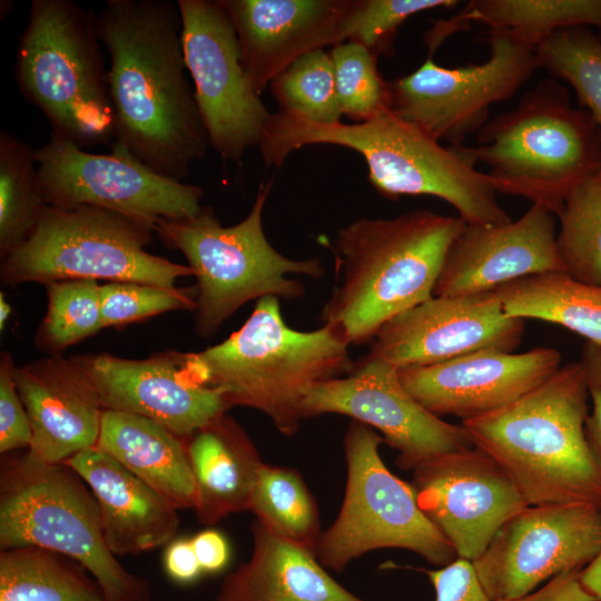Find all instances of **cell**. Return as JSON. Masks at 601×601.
<instances>
[{"label":"cell","mask_w":601,"mask_h":601,"mask_svg":"<svg viewBox=\"0 0 601 601\" xmlns=\"http://www.w3.org/2000/svg\"><path fill=\"white\" fill-rule=\"evenodd\" d=\"M97 27L109 57L114 142L183 181L209 142L187 80L177 1L108 0Z\"/></svg>","instance_id":"6da1fadb"},{"label":"cell","mask_w":601,"mask_h":601,"mask_svg":"<svg viewBox=\"0 0 601 601\" xmlns=\"http://www.w3.org/2000/svg\"><path fill=\"white\" fill-rule=\"evenodd\" d=\"M319 144L357 151L368 168L370 183L388 199L433 196L453 206L466 225L512 221L487 174L475 169L464 145L444 147L390 109L354 124H323L279 109L258 147L267 166L280 167L293 151Z\"/></svg>","instance_id":"7a4b0ae2"},{"label":"cell","mask_w":601,"mask_h":601,"mask_svg":"<svg viewBox=\"0 0 601 601\" xmlns=\"http://www.w3.org/2000/svg\"><path fill=\"white\" fill-rule=\"evenodd\" d=\"M457 216L415 209L392 218L361 217L337 230L339 282L324 324L349 345L374 339L396 315L434 296L446 254L465 227Z\"/></svg>","instance_id":"3957f363"},{"label":"cell","mask_w":601,"mask_h":601,"mask_svg":"<svg viewBox=\"0 0 601 601\" xmlns=\"http://www.w3.org/2000/svg\"><path fill=\"white\" fill-rule=\"evenodd\" d=\"M589 398L581 361L570 362L511 404L461 425L472 445L509 475L528 505L601 508V477L584 435Z\"/></svg>","instance_id":"277c9868"},{"label":"cell","mask_w":601,"mask_h":601,"mask_svg":"<svg viewBox=\"0 0 601 601\" xmlns=\"http://www.w3.org/2000/svg\"><path fill=\"white\" fill-rule=\"evenodd\" d=\"M348 346L327 324L308 332L289 327L279 298L266 296L238 331L215 346L181 354V365L196 383L219 391L231 407L257 410L290 436L305 420L308 391L354 368Z\"/></svg>","instance_id":"5b68a950"},{"label":"cell","mask_w":601,"mask_h":601,"mask_svg":"<svg viewBox=\"0 0 601 601\" xmlns=\"http://www.w3.org/2000/svg\"><path fill=\"white\" fill-rule=\"evenodd\" d=\"M465 150L490 167L496 193L524 197L556 216L568 194L601 166V128L571 105L558 79L546 77L489 120Z\"/></svg>","instance_id":"8992f818"},{"label":"cell","mask_w":601,"mask_h":601,"mask_svg":"<svg viewBox=\"0 0 601 601\" xmlns=\"http://www.w3.org/2000/svg\"><path fill=\"white\" fill-rule=\"evenodd\" d=\"M97 16L71 0H33L16 52L22 95L52 131L77 145L115 140V115Z\"/></svg>","instance_id":"52a82bcc"},{"label":"cell","mask_w":601,"mask_h":601,"mask_svg":"<svg viewBox=\"0 0 601 601\" xmlns=\"http://www.w3.org/2000/svg\"><path fill=\"white\" fill-rule=\"evenodd\" d=\"M0 550L49 549L80 562L106 601H150L148 582L129 572L109 550L96 499L68 464H49L28 453L2 454Z\"/></svg>","instance_id":"ba28073f"},{"label":"cell","mask_w":601,"mask_h":601,"mask_svg":"<svg viewBox=\"0 0 601 601\" xmlns=\"http://www.w3.org/2000/svg\"><path fill=\"white\" fill-rule=\"evenodd\" d=\"M273 181L262 183L248 215L238 224L223 226L210 207L188 219L162 220L155 233L180 250L197 278L195 328L211 337L236 311L266 296L299 299L305 286L288 275L318 279L321 259H292L277 252L263 228L264 208Z\"/></svg>","instance_id":"9c48e42d"},{"label":"cell","mask_w":601,"mask_h":601,"mask_svg":"<svg viewBox=\"0 0 601 601\" xmlns=\"http://www.w3.org/2000/svg\"><path fill=\"white\" fill-rule=\"evenodd\" d=\"M155 228L95 206L48 205L33 233L1 259L6 285L63 279L132 282L168 289L194 275L181 265L148 253Z\"/></svg>","instance_id":"30bf717a"},{"label":"cell","mask_w":601,"mask_h":601,"mask_svg":"<svg viewBox=\"0 0 601 601\" xmlns=\"http://www.w3.org/2000/svg\"><path fill=\"white\" fill-rule=\"evenodd\" d=\"M384 440L370 426L353 421L344 437L347 482L336 520L315 546L319 563L337 572L377 549L412 551L428 563L445 566L457 555L418 505L415 492L384 464Z\"/></svg>","instance_id":"8fae6325"},{"label":"cell","mask_w":601,"mask_h":601,"mask_svg":"<svg viewBox=\"0 0 601 601\" xmlns=\"http://www.w3.org/2000/svg\"><path fill=\"white\" fill-rule=\"evenodd\" d=\"M482 63L446 68L432 56L413 72L388 82V109L436 140L463 145L489 120L491 106L511 98L539 68L536 45L521 36L489 29Z\"/></svg>","instance_id":"7c38bea8"},{"label":"cell","mask_w":601,"mask_h":601,"mask_svg":"<svg viewBox=\"0 0 601 601\" xmlns=\"http://www.w3.org/2000/svg\"><path fill=\"white\" fill-rule=\"evenodd\" d=\"M39 185L47 205L95 206L154 228L162 220L197 216L203 189L157 174L120 145L95 154L51 132L36 149Z\"/></svg>","instance_id":"4fadbf2b"},{"label":"cell","mask_w":601,"mask_h":601,"mask_svg":"<svg viewBox=\"0 0 601 601\" xmlns=\"http://www.w3.org/2000/svg\"><path fill=\"white\" fill-rule=\"evenodd\" d=\"M188 73L209 146L238 160L258 146L273 114L242 63L237 36L221 0H177Z\"/></svg>","instance_id":"5bb4252c"},{"label":"cell","mask_w":601,"mask_h":601,"mask_svg":"<svg viewBox=\"0 0 601 601\" xmlns=\"http://www.w3.org/2000/svg\"><path fill=\"white\" fill-rule=\"evenodd\" d=\"M601 551V508L528 505L497 530L475 559L477 580L492 601L515 599L553 577L581 570Z\"/></svg>","instance_id":"9a60e30c"},{"label":"cell","mask_w":601,"mask_h":601,"mask_svg":"<svg viewBox=\"0 0 601 601\" xmlns=\"http://www.w3.org/2000/svg\"><path fill=\"white\" fill-rule=\"evenodd\" d=\"M303 412L304 418L342 414L380 431L404 470L473 446L462 425L427 411L404 387L398 368L370 353L347 375L313 386Z\"/></svg>","instance_id":"2e32d148"},{"label":"cell","mask_w":601,"mask_h":601,"mask_svg":"<svg viewBox=\"0 0 601 601\" xmlns=\"http://www.w3.org/2000/svg\"><path fill=\"white\" fill-rule=\"evenodd\" d=\"M411 485L420 508L457 558L471 562L505 521L528 506L502 467L475 446L420 464Z\"/></svg>","instance_id":"e0dca14e"},{"label":"cell","mask_w":601,"mask_h":601,"mask_svg":"<svg viewBox=\"0 0 601 601\" xmlns=\"http://www.w3.org/2000/svg\"><path fill=\"white\" fill-rule=\"evenodd\" d=\"M524 328V319L504 313L494 290L433 296L384 324L370 354L401 370L479 351L513 353Z\"/></svg>","instance_id":"ac0fdd59"},{"label":"cell","mask_w":601,"mask_h":601,"mask_svg":"<svg viewBox=\"0 0 601 601\" xmlns=\"http://www.w3.org/2000/svg\"><path fill=\"white\" fill-rule=\"evenodd\" d=\"M72 357L95 386L104 410L145 416L186 441L231 407L219 391L190 378L181 353L145 359L106 353Z\"/></svg>","instance_id":"d6986e66"},{"label":"cell","mask_w":601,"mask_h":601,"mask_svg":"<svg viewBox=\"0 0 601 601\" xmlns=\"http://www.w3.org/2000/svg\"><path fill=\"white\" fill-rule=\"evenodd\" d=\"M562 366L555 348L479 351L442 363L398 370L408 393L431 413L462 421L516 401Z\"/></svg>","instance_id":"ffe728a7"},{"label":"cell","mask_w":601,"mask_h":601,"mask_svg":"<svg viewBox=\"0 0 601 601\" xmlns=\"http://www.w3.org/2000/svg\"><path fill=\"white\" fill-rule=\"evenodd\" d=\"M548 272H565L556 249L555 216L532 204L508 224L465 225L446 254L434 296L494 290Z\"/></svg>","instance_id":"44dd1931"},{"label":"cell","mask_w":601,"mask_h":601,"mask_svg":"<svg viewBox=\"0 0 601 601\" xmlns=\"http://www.w3.org/2000/svg\"><path fill=\"white\" fill-rule=\"evenodd\" d=\"M257 93L303 55L337 46L352 0H221Z\"/></svg>","instance_id":"7402d4cb"},{"label":"cell","mask_w":601,"mask_h":601,"mask_svg":"<svg viewBox=\"0 0 601 601\" xmlns=\"http://www.w3.org/2000/svg\"><path fill=\"white\" fill-rule=\"evenodd\" d=\"M31 426L28 455L39 462L65 463L95 447L104 407L82 367L71 356L50 355L13 371Z\"/></svg>","instance_id":"603a6c76"},{"label":"cell","mask_w":601,"mask_h":601,"mask_svg":"<svg viewBox=\"0 0 601 601\" xmlns=\"http://www.w3.org/2000/svg\"><path fill=\"white\" fill-rule=\"evenodd\" d=\"M65 463L92 492L112 554L135 555L174 540L179 525L178 510L116 460L90 447Z\"/></svg>","instance_id":"cb8c5ba5"},{"label":"cell","mask_w":601,"mask_h":601,"mask_svg":"<svg viewBox=\"0 0 601 601\" xmlns=\"http://www.w3.org/2000/svg\"><path fill=\"white\" fill-rule=\"evenodd\" d=\"M249 560L227 574L216 601H364L336 582L315 553L255 520Z\"/></svg>","instance_id":"d4e9b609"},{"label":"cell","mask_w":601,"mask_h":601,"mask_svg":"<svg viewBox=\"0 0 601 601\" xmlns=\"http://www.w3.org/2000/svg\"><path fill=\"white\" fill-rule=\"evenodd\" d=\"M196 486L194 511L198 521L214 525L249 510L260 454L239 423L227 413L187 440Z\"/></svg>","instance_id":"484cf974"},{"label":"cell","mask_w":601,"mask_h":601,"mask_svg":"<svg viewBox=\"0 0 601 601\" xmlns=\"http://www.w3.org/2000/svg\"><path fill=\"white\" fill-rule=\"evenodd\" d=\"M97 450L116 460L177 510L193 509L196 486L187 441L145 416L104 410Z\"/></svg>","instance_id":"4316f807"},{"label":"cell","mask_w":601,"mask_h":601,"mask_svg":"<svg viewBox=\"0 0 601 601\" xmlns=\"http://www.w3.org/2000/svg\"><path fill=\"white\" fill-rule=\"evenodd\" d=\"M494 293L506 315L558 324L601 347V285L548 272L510 282Z\"/></svg>","instance_id":"83f0119b"},{"label":"cell","mask_w":601,"mask_h":601,"mask_svg":"<svg viewBox=\"0 0 601 601\" xmlns=\"http://www.w3.org/2000/svg\"><path fill=\"white\" fill-rule=\"evenodd\" d=\"M0 601H106L78 561L40 546L0 551Z\"/></svg>","instance_id":"f1b7e54d"},{"label":"cell","mask_w":601,"mask_h":601,"mask_svg":"<svg viewBox=\"0 0 601 601\" xmlns=\"http://www.w3.org/2000/svg\"><path fill=\"white\" fill-rule=\"evenodd\" d=\"M459 14L469 23L509 30L536 46L575 27L595 28L601 35V0H474Z\"/></svg>","instance_id":"f546056e"},{"label":"cell","mask_w":601,"mask_h":601,"mask_svg":"<svg viewBox=\"0 0 601 601\" xmlns=\"http://www.w3.org/2000/svg\"><path fill=\"white\" fill-rule=\"evenodd\" d=\"M249 511L278 536L315 551L322 533L314 496L290 467L263 463L253 487Z\"/></svg>","instance_id":"4dcf8cb0"},{"label":"cell","mask_w":601,"mask_h":601,"mask_svg":"<svg viewBox=\"0 0 601 601\" xmlns=\"http://www.w3.org/2000/svg\"><path fill=\"white\" fill-rule=\"evenodd\" d=\"M46 204L38 178L36 149L0 131V257L33 233Z\"/></svg>","instance_id":"1f68e13d"},{"label":"cell","mask_w":601,"mask_h":601,"mask_svg":"<svg viewBox=\"0 0 601 601\" xmlns=\"http://www.w3.org/2000/svg\"><path fill=\"white\" fill-rule=\"evenodd\" d=\"M556 217V249L565 273L601 285V166L568 194Z\"/></svg>","instance_id":"d6a6232c"},{"label":"cell","mask_w":601,"mask_h":601,"mask_svg":"<svg viewBox=\"0 0 601 601\" xmlns=\"http://www.w3.org/2000/svg\"><path fill=\"white\" fill-rule=\"evenodd\" d=\"M539 68L574 90L601 128V37L590 27L556 31L536 47Z\"/></svg>","instance_id":"836d02e7"},{"label":"cell","mask_w":601,"mask_h":601,"mask_svg":"<svg viewBox=\"0 0 601 601\" xmlns=\"http://www.w3.org/2000/svg\"><path fill=\"white\" fill-rule=\"evenodd\" d=\"M100 286L95 279L46 284L48 306L36 333V346L59 355L104 328Z\"/></svg>","instance_id":"e575fe53"},{"label":"cell","mask_w":601,"mask_h":601,"mask_svg":"<svg viewBox=\"0 0 601 601\" xmlns=\"http://www.w3.org/2000/svg\"><path fill=\"white\" fill-rule=\"evenodd\" d=\"M269 89L282 110L323 124L341 121L334 63L325 49L297 58L272 80Z\"/></svg>","instance_id":"d590c367"},{"label":"cell","mask_w":601,"mask_h":601,"mask_svg":"<svg viewBox=\"0 0 601 601\" xmlns=\"http://www.w3.org/2000/svg\"><path fill=\"white\" fill-rule=\"evenodd\" d=\"M342 115L363 122L388 109L390 88L377 69V58L364 46L342 42L329 51Z\"/></svg>","instance_id":"8d00e7d4"},{"label":"cell","mask_w":601,"mask_h":601,"mask_svg":"<svg viewBox=\"0 0 601 601\" xmlns=\"http://www.w3.org/2000/svg\"><path fill=\"white\" fill-rule=\"evenodd\" d=\"M457 3L455 0H352L341 24V40L359 43L376 57H392L400 28L408 18Z\"/></svg>","instance_id":"74e56055"},{"label":"cell","mask_w":601,"mask_h":601,"mask_svg":"<svg viewBox=\"0 0 601 601\" xmlns=\"http://www.w3.org/2000/svg\"><path fill=\"white\" fill-rule=\"evenodd\" d=\"M102 325L115 327L176 309H196V294L132 282L100 286Z\"/></svg>","instance_id":"f35d334b"},{"label":"cell","mask_w":601,"mask_h":601,"mask_svg":"<svg viewBox=\"0 0 601 601\" xmlns=\"http://www.w3.org/2000/svg\"><path fill=\"white\" fill-rule=\"evenodd\" d=\"M13 357L2 352L0 358V453L7 454L29 449L31 426L27 411L18 393L13 371Z\"/></svg>","instance_id":"ab89813d"},{"label":"cell","mask_w":601,"mask_h":601,"mask_svg":"<svg viewBox=\"0 0 601 601\" xmlns=\"http://www.w3.org/2000/svg\"><path fill=\"white\" fill-rule=\"evenodd\" d=\"M435 590V601H492L480 584L471 561L456 558L439 570H424Z\"/></svg>","instance_id":"60d3db41"},{"label":"cell","mask_w":601,"mask_h":601,"mask_svg":"<svg viewBox=\"0 0 601 601\" xmlns=\"http://www.w3.org/2000/svg\"><path fill=\"white\" fill-rule=\"evenodd\" d=\"M164 568L167 575L177 583H191L203 573L191 539H174L164 553Z\"/></svg>","instance_id":"b9f144b4"},{"label":"cell","mask_w":601,"mask_h":601,"mask_svg":"<svg viewBox=\"0 0 601 601\" xmlns=\"http://www.w3.org/2000/svg\"><path fill=\"white\" fill-rule=\"evenodd\" d=\"M580 570L560 573L531 593L499 601H595L579 582Z\"/></svg>","instance_id":"7bdbcfd3"},{"label":"cell","mask_w":601,"mask_h":601,"mask_svg":"<svg viewBox=\"0 0 601 601\" xmlns=\"http://www.w3.org/2000/svg\"><path fill=\"white\" fill-rule=\"evenodd\" d=\"M191 543L203 572L216 573L229 561V545L225 536L214 529L198 532Z\"/></svg>","instance_id":"ee69618b"},{"label":"cell","mask_w":601,"mask_h":601,"mask_svg":"<svg viewBox=\"0 0 601 601\" xmlns=\"http://www.w3.org/2000/svg\"><path fill=\"white\" fill-rule=\"evenodd\" d=\"M592 411L584 425V435L593 464L601 477V387L589 385Z\"/></svg>","instance_id":"f6af8a7d"},{"label":"cell","mask_w":601,"mask_h":601,"mask_svg":"<svg viewBox=\"0 0 601 601\" xmlns=\"http://www.w3.org/2000/svg\"><path fill=\"white\" fill-rule=\"evenodd\" d=\"M582 589L595 601H601V551L579 573Z\"/></svg>","instance_id":"bcb514c9"},{"label":"cell","mask_w":601,"mask_h":601,"mask_svg":"<svg viewBox=\"0 0 601 601\" xmlns=\"http://www.w3.org/2000/svg\"><path fill=\"white\" fill-rule=\"evenodd\" d=\"M580 361L584 367L589 385L601 387V347L587 342Z\"/></svg>","instance_id":"7dc6e473"},{"label":"cell","mask_w":601,"mask_h":601,"mask_svg":"<svg viewBox=\"0 0 601 601\" xmlns=\"http://www.w3.org/2000/svg\"><path fill=\"white\" fill-rule=\"evenodd\" d=\"M11 307L3 297V293L0 294V328L1 331L6 327L7 321L9 318Z\"/></svg>","instance_id":"c3c4849f"}]
</instances>
